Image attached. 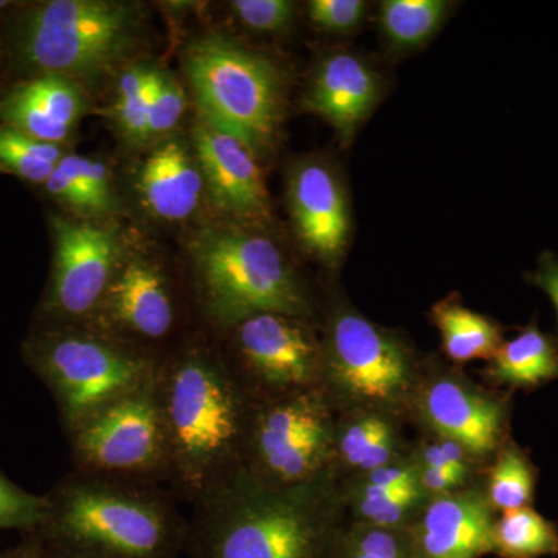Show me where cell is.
Returning a JSON list of instances; mask_svg holds the SVG:
<instances>
[{
    "label": "cell",
    "mask_w": 558,
    "mask_h": 558,
    "mask_svg": "<svg viewBox=\"0 0 558 558\" xmlns=\"http://www.w3.org/2000/svg\"><path fill=\"white\" fill-rule=\"evenodd\" d=\"M161 416L170 451V483L191 505L244 470L253 417L240 381L199 341L160 357Z\"/></svg>",
    "instance_id": "cell-1"
},
{
    "label": "cell",
    "mask_w": 558,
    "mask_h": 558,
    "mask_svg": "<svg viewBox=\"0 0 558 558\" xmlns=\"http://www.w3.org/2000/svg\"><path fill=\"white\" fill-rule=\"evenodd\" d=\"M312 483L271 486L241 472L199 499L197 521L211 558H337Z\"/></svg>",
    "instance_id": "cell-2"
},
{
    "label": "cell",
    "mask_w": 558,
    "mask_h": 558,
    "mask_svg": "<svg viewBox=\"0 0 558 558\" xmlns=\"http://www.w3.org/2000/svg\"><path fill=\"white\" fill-rule=\"evenodd\" d=\"M46 520L92 558H159L182 521L157 483L81 472L46 498Z\"/></svg>",
    "instance_id": "cell-3"
},
{
    "label": "cell",
    "mask_w": 558,
    "mask_h": 558,
    "mask_svg": "<svg viewBox=\"0 0 558 558\" xmlns=\"http://www.w3.org/2000/svg\"><path fill=\"white\" fill-rule=\"evenodd\" d=\"M190 255L202 310L222 328L260 314L310 312L299 278L269 238L211 227L191 241Z\"/></svg>",
    "instance_id": "cell-4"
},
{
    "label": "cell",
    "mask_w": 558,
    "mask_h": 558,
    "mask_svg": "<svg viewBox=\"0 0 558 558\" xmlns=\"http://www.w3.org/2000/svg\"><path fill=\"white\" fill-rule=\"evenodd\" d=\"M185 72L201 120L258 156L269 148L284 110V75L270 58L226 36L208 35L186 50Z\"/></svg>",
    "instance_id": "cell-5"
},
{
    "label": "cell",
    "mask_w": 558,
    "mask_h": 558,
    "mask_svg": "<svg viewBox=\"0 0 558 558\" xmlns=\"http://www.w3.org/2000/svg\"><path fill=\"white\" fill-rule=\"evenodd\" d=\"M142 21L134 3L50 0L25 16L17 47L22 60L44 73L100 80L137 47Z\"/></svg>",
    "instance_id": "cell-6"
},
{
    "label": "cell",
    "mask_w": 558,
    "mask_h": 558,
    "mask_svg": "<svg viewBox=\"0 0 558 558\" xmlns=\"http://www.w3.org/2000/svg\"><path fill=\"white\" fill-rule=\"evenodd\" d=\"M32 359L70 435L113 400L156 376L160 359L89 325H69L32 344Z\"/></svg>",
    "instance_id": "cell-7"
},
{
    "label": "cell",
    "mask_w": 558,
    "mask_h": 558,
    "mask_svg": "<svg viewBox=\"0 0 558 558\" xmlns=\"http://www.w3.org/2000/svg\"><path fill=\"white\" fill-rule=\"evenodd\" d=\"M70 438L81 473L149 483L170 478L157 373L84 421Z\"/></svg>",
    "instance_id": "cell-8"
},
{
    "label": "cell",
    "mask_w": 558,
    "mask_h": 558,
    "mask_svg": "<svg viewBox=\"0 0 558 558\" xmlns=\"http://www.w3.org/2000/svg\"><path fill=\"white\" fill-rule=\"evenodd\" d=\"M248 449L256 468L242 470L271 486L310 484L330 449L325 403L315 391H303L267 403L256 411Z\"/></svg>",
    "instance_id": "cell-9"
},
{
    "label": "cell",
    "mask_w": 558,
    "mask_h": 558,
    "mask_svg": "<svg viewBox=\"0 0 558 558\" xmlns=\"http://www.w3.org/2000/svg\"><path fill=\"white\" fill-rule=\"evenodd\" d=\"M54 266L49 310L69 325H87L116 277L123 248L116 231L90 222L51 219Z\"/></svg>",
    "instance_id": "cell-10"
},
{
    "label": "cell",
    "mask_w": 558,
    "mask_h": 558,
    "mask_svg": "<svg viewBox=\"0 0 558 558\" xmlns=\"http://www.w3.org/2000/svg\"><path fill=\"white\" fill-rule=\"evenodd\" d=\"M175 319L174 295L165 271L148 256L130 253L87 325L146 352L143 344L167 339Z\"/></svg>",
    "instance_id": "cell-11"
},
{
    "label": "cell",
    "mask_w": 558,
    "mask_h": 558,
    "mask_svg": "<svg viewBox=\"0 0 558 558\" xmlns=\"http://www.w3.org/2000/svg\"><path fill=\"white\" fill-rule=\"evenodd\" d=\"M326 359L333 381L360 400L395 402L409 385L405 349L352 312L333 319Z\"/></svg>",
    "instance_id": "cell-12"
},
{
    "label": "cell",
    "mask_w": 558,
    "mask_h": 558,
    "mask_svg": "<svg viewBox=\"0 0 558 558\" xmlns=\"http://www.w3.org/2000/svg\"><path fill=\"white\" fill-rule=\"evenodd\" d=\"M233 330L244 368L281 398L310 391L318 379L322 352L301 318L260 314Z\"/></svg>",
    "instance_id": "cell-13"
},
{
    "label": "cell",
    "mask_w": 558,
    "mask_h": 558,
    "mask_svg": "<svg viewBox=\"0 0 558 558\" xmlns=\"http://www.w3.org/2000/svg\"><path fill=\"white\" fill-rule=\"evenodd\" d=\"M193 143L213 207L242 222L269 219V194L258 154L204 120L194 126Z\"/></svg>",
    "instance_id": "cell-14"
},
{
    "label": "cell",
    "mask_w": 558,
    "mask_h": 558,
    "mask_svg": "<svg viewBox=\"0 0 558 558\" xmlns=\"http://www.w3.org/2000/svg\"><path fill=\"white\" fill-rule=\"evenodd\" d=\"M288 196L293 226L304 247L326 263H336L351 231L339 179L322 161H301L290 171Z\"/></svg>",
    "instance_id": "cell-15"
},
{
    "label": "cell",
    "mask_w": 558,
    "mask_h": 558,
    "mask_svg": "<svg viewBox=\"0 0 558 558\" xmlns=\"http://www.w3.org/2000/svg\"><path fill=\"white\" fill-rule=\"evenodd\" d=\"M481 495H449L433 501L407 534L411 558H480L494 550L495 520Z\"/></svg>",
    "instance_id": "cell-16"
},
{
    "label": "cell",
    "mask_w": 558,
    "mask_h": 558,
    "mask_svg": "<svg viewBox=\"0 0 558 558\" xmlns=\"http://www.w3.org/2000/svg\"><path fill=\"white\" fill-rule=\"evenodd\" d=\"M380 95V80L362 58L336 51L319 62L304 106L332 124L344 143L369 116Z\"/></svg>",
    "instance_id": "cell-17"
},
{
    "label": "cell",
    "mask_w": 558,
    "mask_h": 558,
    "mask_svg": "<svg viewBox=\"0 0 558 558\" xmlns=\"http://www.w3.org/2000/svg\"><path fill=\"white\" fill-rule=\"evenodd\" d=\"M86 109V98L75 81L44 73L14 87L0 105V117L13 130L61 145Z\"/></svg>",
    "instance_id": "cell-18"
},
{
    "label": "cell",
    "mask_w": 558,
    "mask_h": 558,
    "mask_svg": "<svg viewBox=\"0 0 558 558\" xmlns=\"http://www.w3.org/2000/svg\"><path fill=\"white\" fill-rule=\"evenodd\" d=\"M422 411L444 439L453 440L476 457L497 447L505 427V407L450 379L429 385Z\"/></svg>",
    "instance_id": "cell-19"
},
{
    "label": "cell",
    "mask_w": 558,
    "mask_h": 558,
    "mask_svg": "<svg viewBox=\"0 0 558 558\" xmlns=\"http://www.w3.org/2000/svg\"><path fill=\"white\" fill-rule=\"evenodd\" d=\"M193 156L180 140L168 138L143 161L137 179L140 199L156 218L179 222L199 208L205 185Z\"/></svg>",
    "instance_id": "cell-20"
},
{
    "label": "cell",
    "mask_w": 558,
    "mask_h": 558,
    "mask_svg": "<svg viewBox=\"0 0 558 558\" xmlns=\"http://www.w3.org/2000/svg\"><path fill=\"white\" fill-rule=\"evenodd\" d=\"M488 373L501 384L535 387L543 381L557 379L558 352L537 326H531L499 347L492 357Z\"/></svg>",
    "instance_id": "cell-21"
},
{
    "label": "cell",
    "mask_w": 558,
    "mask_h": 558,
    "mask_svg": "<svg viewBox=\"0 0 558 558\" xmlns=\"http://www.w3.org/2000/svg\"><path fill=\"white\" fill-rule=\"evenodd\" d=\"M433 319L438 326L444 351L457 362L492 359L502 344L497 323L458 303L436 304Z\"/></svg>",
    "instance_id": "cell-22"
},
{
    "label": "cell",
    "mask_w": 558,
    "mask_h": 558,
    "mask_svg": "<svg viewBox=\"0 0 558 558\" xmlns=\"http://www.w3.org/2000/svg\"><path fill=\"white\" fill-rule=\"evenodd\" d=\"M499 558H542L558 554V531L534 509L502 513L495 521L494 550Z\"/></svg>",
    "instance_id": "cell-23"
},
{
    "label": "cell",
    "mask_w": 558,
    "mask_h": 558,
    "mask_svg": "<svg viewBox=\"0 0 558 558\" xmlns=\"http://www.w3.org/2000/svg\"><path fill=\"white\" fill-rule=\"evenodd\" d=\"M450 3L446 0H387L380 7V25L396 49L421 46L438 31Z\"/></svg>",
    "instance_id": "cell-24"
},
{
    "label": "cell",
    "mask_w": 558,
    "mask_h": 558,
    "mask_svg": "<svg viewBox=\"0 0 558 558\" xmlns=\"http://www.w3.org/2000/svg\"><path fill=\"white\" fill-rule=\"evenodd\" d=\"M62 159L61 145L40 142L10 126L0 128V168L46 185Z\"/></svg>",
    "instance_id": "cell-25"
},
{
    "label": "cell",
    "mask_w": 558,
    "mask_h": 558,
    "mask_svg": "<svg viewBox=\"0 0 558 558\" xmlns=\"http://www.w3.org/2000/svg\"><path fill=\"white\" fill-rule=\"evenodd\" d=\"M534 469L527 458L517 449L499 454L488 478V502L494 508L509 512L527 508L534 495Z\"/></svg>",
    "instance_id": "cell-26"
},
{
    "label": "cell",
    "mask_w": 558,
    "mask_h": 558,
    "mask_svg": "<svg viewBox=\"0 0 558 558\" xmlns=\"http://www.w3.org/2000/svg\"><path fill=\"white\" fill-rule=\"evenodd\" d=\"M153 70L135 65L120 76L117 86L116 117L120 131L130 142H148Z\"/></svg>",
    "instance_id": "cell-27"
},
{
    "label": "cell",
    "mask_w": 558,
    "mask_h": 558,
    "mask_svg": "<svg viewBox=\"0 0 558 558\" xmlns=\"http://www.w3.org/2000/svg\"><path fill=\"white\" fill-rule=\"evenodd\" d=\"M340 450L349 464L362 470L384 468L392 454V432L379 417L355 422L343 433Z\"/></svg>",
    "instance_id": "cell-28"
},
{
    "label": "cell",
    "mask_w": 558,
    "mask_h": 558,
    "mask_svg": "<svg viewBox=\"0 0 558 558\" xmlns=\"http://www.w3.org/2000/svg\"><path fill=\"white\" fill-rule=\"evenodd\" d=\"M418 486L376 487L366 484L359 501V512L366 526L398 529L411 506L417 501Z\"/></svg>",
    "instance_id": "cell-29"
},
{
    "label": "cell",
    "mask_w": 558,
    "mask_h": 558,
    "mask_svg": "<svg viewBox=\"0 0 558 558\" xmlns=\"http://www.w3.org/2000/svg\"><path fill=\"white\" fill-rule=\"evenodd\" d=\"M186 108L185 94L178 81L153 70L150 106L148 117V140L161 137L178 126Z\"/></svg>",
    "instance_id": "cell-30"
},
{
    "label": "cell",
    "mask_w": 558,
    "mask_h": 558,
    "mask_svg": "<svg viewBox=\"0 0 558 558\" xmlns=\"http://www.w3.org/2000/svg\"><path fill=\"white\" fill-rule=\"evenodd\" d=\"M238 21L250 31L279 33L292 24L295 3L289 0H236L230 3Z\"/></svg>",
    "instance_id": "cell-31"
},
{
    "label": "cell",
    "mask_w": 558,
    "mask_h": 558,
    "mask_svg": "<svg viewBox=\"0 0 558 558\" xmlns=\"http://www.w3.org/2000/svg\"><path fill=\"white\" fill-rule=\"evenodd\" d=\"M46 513V498L35 497L0 475V529L38 524Z\"/></svg>",
    "instance_id": "cell-32"
},
{
    "label": "cell",
    "mask_w": 558,
    "mask_h": 558,
    "mask_svg": "<svg viewBox=\"0 0 558 558\" xmlns=\"http://www.w3.org/2000/svg\"><path fill=\"white\" fill-rule=\"evenodd\" d=\"M366 9L362 0H312L307 3L310 20L332 33L355 31L365 20Z\"/></svg>",
    "instance_id": "cell-33"
},
{
    "label": "cell",
    "mask_w": 558,
    "mask_h": 558,
    "mask_svg": "<svg viewBox=\"0 0 558 558\" xmlns=\"http://www.w3.org/2000/svg\"><path fill=\"white\" fill-rule=\"evenodd\" d=\"M73 167L87 199L89 215H105L113 208L108 168L101 161L72 154Z\"/></svg>",
    "instance_id": "cell-34"
},
{
    "label": "cell",
    "mask_w": 558,
    "mask_h": 558,
    "mask_svg": "<svg viewBox=\"0 0 558 558\" xmlns=\"http://www.w3.org/2000/svg\"><path fill=\"white\" fill-rule=\"evenodd\" d=\"M46 189L51 196L75 208L76 211L89 215L87 213L86 194H84L75 167H73L72 154L64 156V159L58 163V167L54 168L46 182Z\"/></svg>",
    "instance_id": "cell-35"
},
{
    "label": "cell",
    "mask_w": 558,
    "mask_h": 558,
    "mask_svg": "<svg viewBox=\"0 0 558 558\" xmlns=\"http://www.w3.org/2000/svg\"><path fill=\"white\" fill-rule=\"evenodd\" d=\"M465 464L447 465V468H428L422 472V486L429 492H446L458 486L464 480Z\"/></svg>",
    "instance_id": "cell-36"
},
{
    "label": "cell",
    "mask_w": 558,
    "mask_h": 558,
    "mask_svg": "<svg viewBox=\"0 0 558 558\" xmlns=\"http://www.w3.org/2000/svg\"><path fill=\"white\" fill-rule=\"evenodd\" d=\"M465 453L468 451L464 447L453 440L444 439L442 442L427 447L422 453V458H424L425 469L447 468V465L464 464Z\"/></svg>",
    "instance_id": "cell-37"
},
{
    "label": "cell",
    "mask_w": 558,
    "mask_h": 558,
    "mask_svg": "<svg viewBox=\"0 0 558 558\" xmlns=\"http://www.w3.org/2000/svg\"><path fill=\"white\" fill-rule=\"evenodd\" d=\"M369 486L376 487H407L416 486V473L410 468H400V465H384L369 472Z\"/></svg>",
    "instance_id": "cell-38"
},
{
    "label": "cell",
    "mask_w": 558,
    "mask_h": 558,
    "mask_svg": "<svg viewBox=\"0 0 558 558\" xmlns=\"http://www.w3.org/2000/svg\"><path fill=\"white\" fill-rule=\"evenodd\" d=\"M535 284L548 293L550 301L556 306L558 317V258L546 255L539 263L538 270L534 275Z\"/></svg>",
    "instance_id": "cell-39"
},
{
    "label": "cell",
    "mask_w": 558,
    "mask_h": 558,
    "mask_svg": "<svg viewBox=\"0 0 558 558\" xmlns=\"http://www.w3.org/2000/svg\"><path fill=\"white\" fill-rule=\"evenodd\" d=\"M10 2H7V0H0V10L9 9Z\"/></svg>",
    "instance_id": "cell-40"
},
{
    "label": "cell",
    "mask_w": 558,
    "mask_h": 558,
    "mask_svg": "<svg viewBox=\"0 0 558 558\" xmlns=\"http://www.w3.org/2000/svg\"><path fill=\"white\" fill-rule=\"evenodd\" d=\"M70 558H92V557H87V556H84V554H81V556H73Z\"/></svg>",
    "instance_id": "cell-41"
},
{
    "label": "cell",
    "mask_w": 558,
    "mask_h": 558,
    "mask_svg": "<svg viewBox=\"0 0 558 558\" xmlns=\"http://www.w3.org/2000/svg\"><path fill=\"white\" fill-rule=\"evenodd\" d=\"M0 171H2V170H0Z\"/></svg>",
    "instance_id": "cell-42"
}]
</instances>
